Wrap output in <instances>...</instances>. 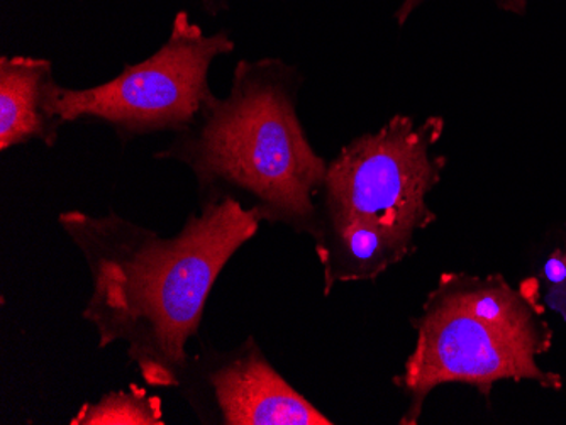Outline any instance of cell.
<instances>
[{
  "label": "cell",
  "mask_w": 566,
  "mask_h": 425,
  "mask_svg": "<svg viewBox=\"0 0 566 425\" xmlns=\"http://www.w3.org/2000/svg\"><path fill=\"white\" fill-rule=\"evenodd\" d=\"M59 224L91 275L82 317L97 331L98 349L120 342L146 385L178 389L190 358L187 342L199 338L209 295L231 258L259 234L262 217L226 196L200 202L171 237L114 211H66Z\"/></svg>",
  "instance_id": "obj_1"
},
{
  "label": "cell",
  "mask_w": 566,
  "mask_h": 425,
  "mask_svg": "<svg viewBox=\"0 0 566 425\" xmlns=\"http://www.w3.org/2000/svg\"><path fill=\"white\" fill-rule=\"evenodd\" d=\"M301 73L280 59L241 60L224 98L211 94L157 160L192 170L200 202L233 196L262 222L316 237L327 161L298 119Z\"/></svg>",
  "instance_id": "obj_2"
},
{
  "label": "cell",
  "mask_w": 566,
  "mask_h": 425,
  "mask_svg": "<svg viewBox=\"0 0 566 425\" xmlns=\"http://www.w3.org/2000/svg\"><path fill=\"white\" fill-rule=\"evenodd\" d=\"M444 128L440 116L416 123L397 114L377 132L353 139L327 163L321 219H361L415 240L436 221L428 196L448 160L432 149Z\"/></svg>",
  "instance_id": "obj_3"
},
{
  "label": "cell",
  "mask_w": 566,
  "mask_h": 425,
  "mask_svg": "<svg viewBox=\"0 0 566 425\" xmlns=\"http://www.w3.org/2000/svg\"><path fill=\"white\" fill-rule=\"evenodd\" d=\"M234 52L228 31L206 36L187 12H178L170 36L155 55L126 65L106 84L91 88L60 85L53 109L62 124L97 119L120 141L151 132L186 131L212 94L208 75L218 56Z\"/></svg>",
  "instance_id": "obj_4"
},
{
  "label": "cell",
  "mask_w": 566,
  "mask_h": 425,
  "mask_svg": "<svg viewBox=\"0 0 566 425\" xmlns=\"http://www.w3.org/2000/svg\"><path fill=\"white\" fill-rule=\"evenodd\" d=\"M412 326L418 332L415 351L394 379L409 399L402 425L418 424L429 393L447 383L475 386L483 396H491L492 386L504 380H531L545 389H562V376L537 364L539 349L473 316L438 287L428 295Z\"/></svg>",
  "instance_id": "obj_5"
},
{
  "label": "cell",
  "mask_w": 566,
  "mask_h": 425,
  "mask_svg": "<svg viewBox=\"0 0 566 425\" xmlns=\"http://www.w3.org/2000/svg\"><path fill=\"white\" fill-rule=\"evenodd\" d=\"M203 425H333L248 338L229 351L208 342L189 358L178 386Z\"/></svg>",
  "instance_id": "obj_6"
},
{
  "label": "cell",
  "mask_w": 566,
  "mask_h": 425,
  "mask_svg": "<svg viewBox=\"0 0 566 425\" xmlns=\"http://www.w3.org/2000/svg\"><path fill=\"white\" fill-rule=\"evenodd\" d=\"M59 87L50 60L0 59V151L30 141L56 145L63 126L53 109Z\"/></svg>",
  "instance_id": "obj_7"
},
{
  "label": "cell",
  "mask_w": 566,
  "mask_h": 425,
  "mask_svg": "<svg viewBox=\"0 0 566 425\" xmlns=\"http://www.w3.org/2000/svg\"><path fill=\"white\" fill-rule=\"evenodd\" d=\"M314 243L326 297L338 284L377 280L390 266L416 252L415 240L361 219H321Z\"/></svg>",
  "instance_id": "obj_8"
},
{
  "label": "cell",
  "mask_w": 566,
  "mask_h": 425,
  "mask_svg": "<svg viewBox=\"0 0 566 425\" xmlns=\"http://www.w3.org/2000/svg\"><path fill=\"white\" fill-rule=\"evenodd\" d=\"M438 288L473 316L531 342L539 353L549 351L553 331L533 298L514 290L502 275L475 277L469 273H443Z\"/></svg>",
  "instance_id": "obj_9"
},
{
  "label": "cell",
  "mask_w": 566,
  "mask_h": 425,
  "mask_svg": "<svg viewBox=\"0 0 566 425\" xmlns=\"http://www.w3.org/2000/svg\"><path fill=\"white\" fill-rule=\"evenodd\" d=\"M160 396L149 395L139 385L111 392L95 404L82 405L72 425H165Z\"/></svg>",
  "instance_id": "obj_10"
},
{
  "label": "cell",
  "mask_w": 566,
  "mask_h": 425,
  "mask_svg": "<svg viewBox=\"0 0 566 425\" xmlns=\"http://www.w3.org/2000/svg\"><path fill=\"white\" fill-rule=\"evenodd\" d=\"M542 277L546 284V302L566 320V247L548 256Z\"/></svg>",
  "instance_id": "obj_11"
},
{
  "label": "cell",
  "mask_w": 566,
  "mask_h": 425,
  "mask_svg": "<svg viewBox=\"0 0 566 425\" xmlns=\"http://www.w3.org/2000/svg\"><path fill=\"white\" fill-rule=\"evenodd\" d=\"M431 0H402L396 11V21L399 26H403L409 21L410 15L415 14L422 6ZM501 11L509 14L524 15L527 12V0H491Z\"/></svg>",
  "instance_id": "obj_12"
},
{
  "label": "cell",
  "mask_w": 566,
  "mask_h": 425,
  "mask_svg": "<svg viewBox=\"0 0 566 425\" xmlns=\"http://www.w3.org/2000/svg\"><path fill=\"white\" fill-rule=\"evenodd\" d=\"M228 2L229 0H200V4L203 6V9H206V11L212 15H216L218 12L228 9Z\"/></svg>",
  "instance_id": "obj_13"
}]
</instances>
